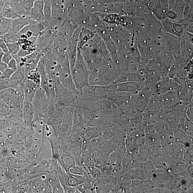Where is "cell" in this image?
<instances>
[{
	"instance_id": "cell-13",
	"label": "cell",
	"mask_w": 193,
	"mask_h": 193,
	"mask_svg": "<svg viewBox=\"0 0 193 193\" xmlns=\"http://www.w3.org/2000/svg\"><path fill=\"white\" fill-rule=\"evenodd\" d=\"M163 23L164 28L169 33L175 34L176 36H178V34L176 33L173 29L172 24H171V22L169 20H166L164 21Z\"/></svg>"
},
{
	"instance_id": "cell-18",
	"label": "cell",
	"mask_w": 193,
	"mask_h": 193,
	"mask_svg": "<svg viewBox=\"0 0 193 193\" xmlns=\"http://www.w3.org/2000/svg\"><path fill=\"white\" fill-rule=\"evenodd\" d=\"M7 67V65L5 64L1 61H0V71L3 72Z\"/></svg>"
},
{
	"instance_id": "cell-2",
	"label": "cell",
	"mask_w": 193,
	"mask_h": 193,
	"mask_svg": "<svg viewBox=\"0 0 193 193\" xmlns=\"http://www.w3.org/2000/svg\"><path fill=\"white\" fill-rule=\"evenodd\" d=\"M40 88V86L34 82L26 79L23 85L25 95L24 103H32L35 92L37 89Z\"/></svg>"
},
{
	"instance_id": "cell-4",
	"label": "cell",
	"mask_w": 193,
	"mask_h": 193,
	"mask_svg": "<svg viewBox=\"0 0 193 193\" xmlns=\"http://www.w3.org/2000/svg\"><path fill=\"white\" fill-rule=\"evenodd\" d=\"M161 97V104L165 106H175L178 102V91L172 90L164 94Z\"/></svg>"
},
{
	"instance_id": "cell-10",
	"label": "cell",
	"mask_w": 193,
	"mask_h": 193,
	"mask_svg": "<svg viewBox=\"0 0 193 193\" xmlns=\"http://www.w3.org/2000/svg\"><path fill=\"white\" fill-rule=\"evenodd\" d=\"M17 70L11 69L10 68H7L4 71L2 72V75L0 77V79H9L12 75L15 73Z\"/></svg>"
},
{
	"instance_id": "cell-6",
	"label": "cell",
	"mask_w": 193,
	"mask_h": 193,
	"mask_svg": "<svg viewBox=\"0 0 193 193\" xmlns=\"http://www.w3.org/2000/svg\"><path fill=\"white\" fill-rule=\"evenodd\" d=\"M30 16L32 20L37 22L45 20L43 5L39 2L30 11Z\"/></svg>"
},
{
	"instance_id": "cell-17",
	"label": "cell",
	"mask_w": 193,
	"mask_h": 193,
	"mask_svg": "<svg viewBox=\"0 0 193 193\" xmlns=\"http://www.w3.org/2000/svg\"><path fill=\"white\" fill-rule=\"evenodd\" d=\"M31 53H32L30 52H29L23 50L22 49L20 48L17 55L20 57H25Z\"/></svg>"
},
{
	"instance_id": "cell-11",
	"label": "cell",
	"mask_w": 193,
	"mask_h": 193,
	"mask_svg": "<svg viewBox=\"0 0 193 193\" xmlns=\"http://www.w3.org/2000/svg\"><path fill=\"white\" fill-rule=\"evenodd\" d=\"M109 187L104 183L101 182H96L95 183V190L96 193H106L109 192Z\"/></svg>"
},
{
	"instance_id": "cell-1",
	"label": "cell",
	"mask_w": 193,
	"mask_h": 193,
	"mask_svg": "<svg viewBox=\"0 0 193 193\" xmlns=\"http://www.w3.org/2000/svg\"><path fill=\"white\" fill-rule=\"evenodd\" d=\"M35 22H37L32 20L30 16H20L12 20L11 29L9 32L18 34L23 28Z\"/></svg>"
},
{
	"instance_id": "cell-15",
	"label": "cell",
	"mask_w": 193,
	"mask_h": 193,
	"mask_svg": "<svg viewBox=\"0 0 193 193\" xmlns=\"http://www.w3.org/2000/svg\"><path fill=\"white\" fill-rule=\"evenodd\" d=\"M0 48L4 53L9 52L7 44L3 39H0Z\"/></svg>"
},
{
	"instance_id": "cell-7",
	"label": "cell",
	"mask_w": 193,
	"mask_h": 193,
	"mask_svg": "<svg viewBox=\"0 0 193 193\" xmlns=\"http://www.w3.org/2000/svg\"><path fill=\"white\" fill-rule=\"evenodd\" d=\"M95 180H87L86 182L76 187L81 193H96Z\"/></svg>"
},
{
	"instance_id": "cell-16",
	"label": "cell",
	"mask_w": 193,
	"mask_h": 193,
	"mask_svg": "<svg viewBox=\"0 0 193 193\" xmlns=\"http://www.w3.org/2000/svg\"><path fill=\"white\" fill-rule=\"evenodd\" d=\"M7 66L8 67L11 68V69L17 70V65H16V61L15 58H12L11 59L8 63Z\"/></svg>"
},
{
	"instance_id": "cell-9",
	"label": "cell",
	"mask_w": 193,
	"mask_h": 193,
	"mask_svg": "<svg viewBox=\"0 0 193 193\" xmlns=\"http://www.w3.org/2000/svg\"><path fill=\"white\" fill-rule=\"evenodd\" d=\"M8 51L12 55H16L19 51L20 47L17 42L6 43Z\"/></svg>"
},
{
	"instance_id": "cell-14",
	"label": "cell",
	"mask_w": 193,
	"mask_h": 193,
	"mask_svg": "<svg viewBox=\"0 0 193 193\" xmlns=\"http://www.w3.org/2000/svg\"><path fill=\"white\" fill-rule=\"evenodd\" d=\"M12 58V55L9 52H4L2 56L1 61L5 64L7 65L9 61H11Z\"/></svg>"
},
{
	"instance_id": "cell-12",
	"label": "cell",
	"mask_w": 193,
	"mask_h": 193,
	"mask_svg": "<svg viewBox=\"0 0 193 193\" xmlns=\"http://www.w3.org/2000/svg\"><path fill=\"white\" fill-rule=\"evenodd\" d=\"M18 34L14 33L9 32L8 34L5 37L4 41L6 43L17 42Z\"/></svg>"
},
{
	"instance_id": "cell-3",
	"label": "cell",
	"mask_w": 193,
	"mask_h": 193,
	"mask_svg": "<svg viewBox=\"0 0 193 193\" xmlns=\"http://www.w3.org/2000/svg\"><path fill=\"white\" fill-rule=\"evenodd\" d=\"M34 111L32 103H24L22 110L23 121L25 126L31 128L34 123Z\"/></svg>"
},
{
	"instance_id": "cell-8",
	"label": "cell",
	"mask_w": 193,
	"mask_h": 193,
	"mask_svg": "<svg viewBox=\"0 0 193 193\" xmlns=\"http://www.w3.org/2000/svg\"><path fill=\"white\" fill-rule=\"evenodd\" d=\"M26 79L34 82L41 87V76L37 68L28 73Z\"/></svg>"
},
{
	"instance_id": "cell-19",
	"label": "cell",
	"mask_w": 193,
	"mask_h": 193,
	"mask_svg": "<svg viewBox=\"0 0 193 193\" xmlns=\"http://www.w3.org/2000/svg\"><path fill=\"white\" fill-rule=\"evenodd\" d=\"M2 74V72L0 71V77H1Z\"/></svg>"
},
{
	"instance_id": "cell-5",
	"label": "cell",
	"mask_w": 193,
	"mask_h": 193,
	"mask_svg": "<svg viewBox=\"0 0 193 193\" xmlns=\"http://www.w3.org/2000/svg\"><path fill=\"white\" fill-rule=\"evenodd\" d=\"M16 93V90L13 88L3 89L0 91V100L11 109H13Z\"/></svg>"
}]
</instances>
